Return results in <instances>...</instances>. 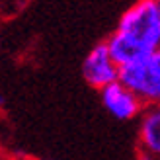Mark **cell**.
Instances as JSON below:
<instances>
[{"instance_id":"6da1fadb","label":"cell","mask_w":160,"mask_h":160,"mask_svg":"<svg viewBox=\"0 0 160 160\" xmlns=\"http://www.w3.org/2000/svg\"><path fill=\"white\" fill-rule=\"evenodd\" d=\"M106 45L117 67L135 62L160 47V10L154 0H139L125 10Z\"/></svg>"},{"instance_id":"3957f363","label":"cell","mask_w":160,"mask_h":160,"mask_svg":"<svg viewBox=\"0 0 160 160\" xmlns=\"http://www.w3.org/2000/svg\"><path fill=\"white\" fill-rule=\"evenodd\" d=\"M100 94H102L103 108H106L115 119H119V121L135 119L145 109V103L139 100V96L135 92H131L129 88L125 84H121L119 80L103 86L100 90Z\"/></svg>"},{"instance_id":"8992f818","label":"cell","mask_w":160,"mask_h":160,"mask_svg":"<svg viewBox=\"0 0 160 160\" xmlns=\"http://www.w3.org/2000/svg\"><path fill=\"white\" fill-rule=\"evenodd\" d=\"M154 4H156V8L160 10V0H154Z\"/></svg>"},{"instance_id":"277c9868","label":"cell","mask_w":160,"mask_h":160,"mask_svg":"<svg viewBox=\"0 0 160 160\" xmlns=\"http://www.w3.org/2000/svg\"><path fill=\"white\" fill-rule=\"evenodd\" d=\"M82 76L92 88H98V90L117 80L119 67L111 59L106 43H98L86 55V59L82 62Z\"/></svg>"},{"instance_id":"5b68a950","label":"cell","mask_w":160,"mask_h":160,"mask_svg":"<svg viewBox=\"0 0 160 160\" xmlns=\"http://www.w3.org/2000/svg\"><path fill=\"white\" fill-rule=\"evenodd\" d=\"M139 145L148 160H160V103H154L142 111Z\"/></svg>"},{"instance_id":"7a4b0ae2","label":"cell","mask_w":160,"mask_h":160,"mask_svg":"<svg viewBox=\"0 0 160 160\" xmlns=\"http://www.w3.org/2000/svg\"><path fill=\"white\" fill-rule=\"evenodd\" d=\"M117 80L137 94L145 106L160 103V47L147 57L119 67Z\"/></svg>"}]
</instances>
